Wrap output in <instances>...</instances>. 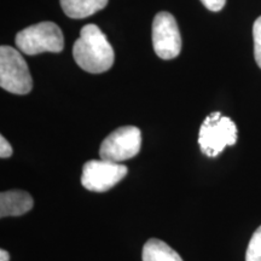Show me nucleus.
<instances>
[{"mask_svg": "<svg viewBox=\"0 0 261 261\" xmlns=\"http://www.w3.org/2000/svg\"><path fill=\"white\" fill-rule=\"evenodd\" d=\"M246 261H261V226L256 228L250 238L247 248Z\"/></svg>", "mask_w": 261, "mask_h": 261, "instance_id": "obj_11", "label": "nucleus"}, {"mask_svg": "<svg viewBox=\"0 0 261 261\" xmlns=\"http://www.w3.org/2000/svg\"><path fill=\"white\" fill-rule=\"evenodd\" d=\"M237 126L230 117L215 112L205 117L198 133L201 151L208 158H217L226 146L237 142Z\"/></svg>", "mask_w": 261, "mask_h": 261, "instance_id": "obj_2", "label": "nucleus"}, {"mask_svg": "<svg viewBox=\"0 0 261 261\" xmlns=\"http://www.w3.org/2000/svg\"><path fill=\"white\" fill-rule=\"evenodd\" d=\"M126 166L107 160H91L84 165L81 184L93 192H106L127 175Z\"/></svg>", "mask_w": 261, "mask_h": 261, "instance_id": "obj_6", "label": "nucleus"}, {"mask_svg": "<svg viewBox=\"0 0 261 261\" xmlns=\"http://www.w3.org/2000/svg\"><path fill=\"white\" fill-rule=\"evenodd\" d=\"M18 50L28 56L42 52H61L64 38L61 28L54 22H40L18 32L15 39Z\"/></svg>", "mask_w": 261, "mask_h": 261, "instance_id": "obj_3", "label": "nucleus"}, {"mask_svg": "<svg viewBox=\"0 0 261 261\" xmlns=\"http://www.w3.org/2000/svg\"><path fill=\"white\" fill-rule=\"evenodd\" d=\"M0 86L15 94H27L33 89L27 62L11 46L0 47Z\"/></svg>", "mask_w": 261, "mask_h": 261, "instance_id": "obj_4", "label": "nucleus"}, {"mask_svg": "<svg viewBox=\"0 0 261 261\" xmlns=\"http://www.w3.org/2000/svg\"><path fill=\"white\" fill-rule=\"evenodd\" d=\"M253 38H254V57L257 65L261 68V16L256 18L253 27Z\"/></svg>", "mask_w": 261, "mask_h": 261, "instance_id": "obj_12", "label": "nucleus"}, {"mask_svg": "<svg viewBox=\"0 0 261 261\" xmlns=\"http://www.w3.org/2000/svg\"><path fill=\"white\" fill-rule=\"evenodd\" d=\"M34 205V200L28 192L11 190L0 195V217H19L28 213Z\"/></svg>", "mask_w": 261, "mask_h": 261, "instance_id": "obj_8", "label": "nucleus"}, {"mask_svg": "<svg viewBox=\"0 0 261 261\" xmlns=\"http://www.w3.org/2000/svg\"><path fill=\"white\" fill-rule=\"evenodd\" d=\"M14 150L12 146L10 145V143L5 139L4 136L0 137V158L2 159H8L12 155Z\"/></svg>", "mask_w": 261, "mask_h": 261, "instance_id": "obj_13", "label": "nucleus"}, {"mask_svg": "<svg viewBox=\"0 0 261 261\" xmlns=\"http://www.w3.org/2000/svg\"><path fill=\"white\" fill-rule=\"evenodd\" d=\"M73 57L83 70L100 74L113 67L115 55L106 34L96 24H86L75 41Z\"/></svg>", "mask_w": 261, "mask_h": 261, "instance_id": "obj_1", "label": "nucleus"}, {"mask_svg": "<svg viewBox=\"0 0 261 261\" xmlns=\"http://www.w3.org/2000/svg\"><path fill=\"white\" fill-rule=\"evenodd\" d=\"M109 0H61L64 14L70 18L80 19L100 11Z\"/></svg>", "mask_w": 261, "mask_h": 261, "instance_id": "obj_9", "label": "nucleus"}, {"mask_svg": "<svg viewBox=\"0 0 261 261\" xmlns=\"http://www.w3.org/2000/svg\"><path fill=\"white\" fill-rule=\"evenodd\" d=\"M152 46L162 60H173L181 51V38L177 21L169 12H159L152 22Z\"/></svg>", "mask_w": 261, "mask_h": 261, "instance_id": "obj_7", "label": "nucleus"}, {"mask_svg": "<svg viewBox=\"0 0 261 261\" xmlns=\"http://www.w3.org/2000/svg\"><path fill=\"white\" fill-rule=\"evenodd\" d=\"M142 148V132L136 126H123L110 133L99 148L102 160L120 163L138 155Z\"/></svg>", "mask_w": 261, "mask_h": 261, "instance_id": "obj_5", "label": "nucleus"}, {"mask_svg": "<svg viewBox=\"0 0 261 261\" xmlns=\"http://www.w3.org/2000/svg\"><path fill=\"white\" fill-rule=\"evenodd\" d=\"M143 261H182L180 255L161 240L146 241L143 247Z\"/></svg>", "mask_w": 261, "mask_h": 261, "instance_id": "obj_10", "label": "nucleus"}, {"mask_svg": "<svg viewBox=\"0 0 261 261\" xmlns=\"http://www.w3.org/2000/svg\"><path fill=\"white\" fill-rule=\"evenodd\" d=\"M201 3L211 11L218 12L224 8L226 0H201Z\"/></svg>", "mask_w": 261, "mask_h": 261, "instance_id": "obj_14", "label": "nucleus"}, {"mask_svg": "<svg viewBox=\"0 0 261 261\" xmlns=\"http://www.w3.org/2000/svg\"><path fill=\"white\" fill-rule=\"evenodd\" d=\"M0 261H10V255L6 250H0Z\"/></svg>", "mask_w": 261, "mask_h": 261, "instance_id": "obj_15", "label": "nucleus"}]
</instances>
